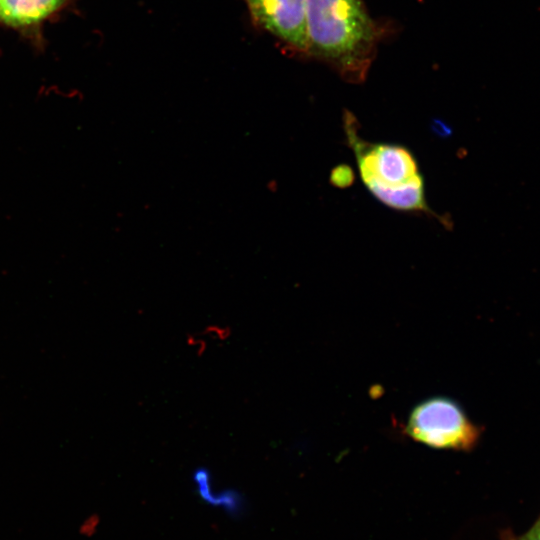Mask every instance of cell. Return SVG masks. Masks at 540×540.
Here are the masks:
<instances>
[{
  "mask_svg": "<svg viewBox=\"0 0 540 540\" xmlns=\"http://www.w3.org/2000/svg\"><path fill=\"white\" fill-rule=\"evenodd\" d=\"M369 192L386 206L405 212H424L433 215L426 203L423 177L395 188H372Z\"/></svg>",
  "mask_w": 540,
  "mask_h": 540,
  "instance_id": "obj_6",
  "label": "cell"
},
{
  "mask_svg": "<svg viewBox=\"0 0 540 540\" xmlns=\"http://www.w3.org/2000/svg\"><path fill=\"white\" fill-rule=\"evenodd\" d=\"M344 131L368 190L400 187L422 177L416 159L406 147L363 140L350 112L344 115Z\"/></svg>",
  "mask_w": 540,
  "mask_h": 540,
  "instance_id": "obj_3",
  "label": "cell"
},
{
  "mask_svg": "<svg viewBox=\"0 0 540 540\" xmlns=\"http://www.w3.org/2000/svg\"><path fill=\"white\" fill-rule=\"evenodd\" d=\"M354 174L350 166L341 164L336 166L330 174V183L339 188H346L353 184Z\"/></svg>",
  "mask_w": 540,
  "mask_h": 540,
  "instance_id": "obj_7",
  "label": "cell"
},
{
  "mask_svg": "<svg viewBox=\"0 0 540 540\" xmlns=\"http://www.w3.org/2000/svg\"><path fill=\"white\" fill-rule=\"evenodd\" d=\"M522 540H540V520L538 523L525 535Z\"/></svg>",
  "mask_w": 540,
  "mask_h": 540,
  "instance_id": "obj_9",
  "label": "cell"
},
{
  "mask_svg": "<svg viewBox=\"0 0 540 540\" xmlns=\"http://www.w3.org/2000/svg\"><path fill=\"white\" fill-rule=\"evenodd\" d=\"M432 129L439 136L447 137L448 135H450V129L442 121L435 120L432 124Z\"/></svg>",
  "mask_w": 540,
  "mask_h": 540,
  "instance_id": "obj_8",
  "label": "cell"
},
{
  "mask_svg": "<svg viewBox=\"0 0 540 540\" xmlns=\"http://www.w3.org/2000/svg\"><path fill=\"white\" fill-rule=\"evenodd\" d=\"M405 433L428 447L455 451L472 449L480 436L463 408L444 396L418 403L408 416Z\"/></svg>",
  "mask_w": 540,
  "mask_h": 540,
  "instance_id": "obj_2",
  "label": "cell"
},
{
  "mask_svg": "<svg viewBox=\"0 0 540 540\" xmlns=\"http://www.w3.org/2000/svg\"><path fill=\"white\" fill-rule=\"evenodd\" d=\"M71 0H0V22L15 29L38 26Z\"/></svg>",
  "mask_w": 540,
  "mask_h": 540,
  "instance_id": "obj_5",
  "label": "cell"
},
{
  "mask_svg": "<svg viewBox=\"0 0 540 540\" xmlns=\"http://www.w3.org/2000/svg\"><path fill=\"white\" fill-rule=\"evenodd\" d=\"M307 56L332 67L345 81L363 82L382 30L364 0H306Z\"/></svg>",
  "mask_w": 540,
  "mask_h": 540,
  "instance_id": "obj_1",
  "label": "cell"
},
{
  "mask_svg": "<svg viewBox=\"0 0 540 540\" xmlns=\"http://www.w3.org/2000/svg\"><path fill=\"white\" fill-rule=\"evenodd\" d=\"M253 23L307 55L306 0H244Z\"/></svg>",
  "mask_w": 540,
  "mask_h": 540,
  "instance_id": "obj_4",
  "label": "cell"
}]
</instances>
